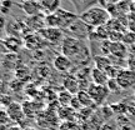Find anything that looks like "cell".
<instances>
[{
	"label": "cell",
	"mask_w": 135,
	"mask_h": 130,
	"mask_svg": "<svg viewBox=\"0 0 135 130\" xmlns=\"http://www.w3.org/2000/svg\"><path fill=\"white\" fill-rule=\"evenodd\" d=\"M79 19L81 20L84 24H86L89 28H99L103 25H106L111 19L108 10L103 6H91L84 10L81 14L79 15Z\"/></svg>",
	"instance_id": "cell-1"
},
{
	"label": "cell",
	"mask_w": 135,
	"mask_h": 130,
	"mask_svg": "<svg viewBox=\"0 0 135 130\" xmlns=\"http://www.w3.org/2000/svg\"><path fill=\"white\" fill-rule=\"evenodd\" d=\"M61 54L69 59H71L73 63L76 59H86L89 53L88 48L84 45L81 39H76L74 36H65L61 43Z\"/></svg>",
	"instance_id": "cell-2"
},
{
	"label": "cell",
	"mask_w": 135,
	"mask_h": 130,
	"mask_svg": "<svg viewBox=\"0 0 135 130\" xmlns=\"http://www.w3.org/2000/svg\"><path fill=\"white\" fill-rule=\"evenodd\" d=\"M88 93L90 94L94 104L97 106L103 105L110 95V90L108 89L106 85H95L93 83L90 84V86L88 88Z\"/></svg>",
	"instance_id": "cell-3"
},
{
	"label": "cell",
	"mask_w": 135,
	"mask_h": 130,
	"mask_svg": "<svg viewBox=\"0 0 135 130\" xmlns=\"http://www.w3.org/2000/svg\"><path fill=\"white\" fill-rule=\"evenodd\" d=\"M115 79L121 90L131 89L135 85V71L130 70L129 68H121Z\"/></svg>",
	"instance_id": "cell-4"
},
{
	"label": "cell",
	"mask_w": 135,
	"mask_h": 130,
	"mask_svg": "<svg viewBox=\"0 0 135 130\" xmlns=\"http://www.w3.org/2000/svg\"><path fill=\"white\" fill-rule=\"evenodd\" d=\"M39 34L41 35V38L50 44H61L64 40V33L61 29H56V28H44L43 30H40Z\"/></svg>",
	"instance_id": "cell-5"
},
{
	"label": "cell",
	"mask_w": 135,
	"mask_h": 130,
	"mask_svg": "<svg viewBox=\"0 0 135 130\" xmlns=\"http://www.w3.org/2000/svg\"><path fill=\"white\" fill-rule=\"evenodd\" d=\"M73 63L71 59H69L68 56H65L64 54H59L56 55L53 60V66L54 69L59 73H69L73 69Z\"/></svg>",
	"instance_id": "cell-6"
},
{
	"label": "cell",
	"mask_w": 135,
	"mask_h": 130,
	"mask_svg": "<svg viewBox=\"0 0 135 130\" xmlns=\"http://www.w3.org/2000/svg\"><path fill=\"white\" fill-rule=\"evenodd\" d=\"M6 109V113L9 115L10 120L14 121V123H20L21 119L25 118L24 114V109H23V104H20L18 101H13Z\"/></svg>",
	"instance_id": "cell-7"
},
{
	"label": "cell",
	"mask_w": 135,
	"mask_h": 130,
	"mask_svg": "<svg viewBox=\"0 0 135 130\" xmlns=\"http://www.w3.org/2000/svg\"><path fill=\"white\" fill-rule=\"evenodd\" d=\"M126 55H128V46L125 44L121 43V41H110V44H109V56L124 60Z\"/></svg>",
	"instance_id": "cell-8"
},
{
	"label": "cell",
	"mask_w": 135,
	"mask_h": 130,
	"mask_svg": "<svg viewBox=\"0 0 135 130\" xmlns=\"http://www.w3.org/2000/svg\"><path fill=\"white\" fill-rule=\"evenodd\" d=\"M24 46L31 50H36V49L43 48L45 40L41 38V35L39 33H30L26 34L24 38Z\"/></svg>",
	"instance_id": "cell-9"
},
{
	"label": "cell",
	"mask_w": 135,
	"mask_h": 130,
	"mask_svg": "<svg viewBox=\"0 0 135 130\" xmlns=\"http://www.w3.org/2000/svg\"><path fill=\"white\" fill-rule=\"evenodd\" d=\"M25 25L28 26V29L34 33H39L40 30H43L44 28H46L45 24V15H35V16H30L26 19Z\"/></svg>",
	"instance_id": "cell-10"
},
{
	"label": "cell",
	"mask_w": 135,
	"mask_h": 130,
	"mask_svg": "<svg viewBox=\"0 0 135 130\" xmlns=\"http://www.w3.org/2000/svg\"><path fill=\"white\" fill-rule=\"evenodd\" d=\"M63 89L66 90V92H69L70 94H73V95H76L81 90L79 79H78L75 75H71V74L66 75L63 80Z\"/></svg>",
	"instance_id": "cell-11"
},
{
	"label": "cell",
	"mask_w": 135,
	"mask_h": 130,
	"mask_svg": "<svg viewBox=\"0 0 135 130\" xmlns=\"http://www.w3.org/2000/svg\"><path fill=\"white\" fill-rule=\"evenodd\" d=\"M19 6L29 18L35 16V15H40L43 13V8H41L40 1H21V4H19Z\"/></svg>",
	"instance_id": "cell-12"
},
{
	"label": "cell",
	"mask_w": 135,
	"mask_h": 130,
	"mask_svg": "<svg viewBox=\"0 0 135 130\" xmlns=\"http://www.w3.org/2000/svg\"><path fill=\"white\" fill-rule=\"evenodd\" d=\"M4 45L8 50V53L16 54L21 49V46L24 45V39H20L19 36L9 35L8 38L4 39Z\"/></svg>",
	"instance_id": "cell-13"
},
{
	"label": "cell",
	"mask_w": 135,
	"mask_h": 130,
	"mask_svg": "<svg viewBox=\"0 0 135 130\" xmlns=\"http://www.w3.org/2000/svg\"><path fill=\"white\" fill-rule=\"evenodd\" d=\"M90 79H91V83L95 85H106L109 81L106 73L104 70L97 69V68H93L90 70Z\"/></svg>",
	"instance_id": "cell-14"
},
{
	"label": "cell",
	"mask_w": 135,
	"mask_h": 130,
	"mask_svg": "<svg viewBox=\"0 0 135 130\" xmlns=\"http://www.w3.org/2000/svg\"><path fill=\"white\" fill-rule=\"evenodd\" d=\"M94 65H95L94 68L105 71L106 69L113 66V60L110 56H106V55H97L94 56Z\"/></svg>",
	"instance_id": "cell-15"
},
{
	"label": "cell",
	"mask_w": 135,
	"mask_h": 130,
	"mask_svg": "<svg viewBox=\"0 0 135 130\" xmlns=\"http://www.w3.org/2000/svg\"><path fill=\"white\" fill-rule=\"evenodd\" d=\"M60 1L61 0H40V4L43 8V11L48 14H53L60 9Z\"/></svg>",
	"instance_id": "cell-16"
},
{
	"label": "cell",
	"mask_w": 135,
	"mask_h": 130,
	"mask_svg": "<svg viewBox=\"0 0 135 130\" xmlns=\"http://www.w3.org/2000/svg\"><path fill=\"white\" fill-rule=\"evenodd\" d=\"M103 119L98 118V114H94V115L86 120L81 126V130H100L101 125H103Z\"/></svg>",
	"instance_id": "cell-17"
},
{
	"label": "cell",
	"mask_w": 135,
	"mask_h": 130,
	"mask_svg": "<svg viewBox=\"0 0 135 130\" xmlns=\"http://www.w3.org/2000/svg\"><path fill=\"white\" fill-rule=\"evenodd\" d=\"M75 97H76V99L79 100L81 108H95V106H97L94 104L90 94L88 93V90H80Z\"/></svg>",
	"instance_id": "cell-18"
},
{
	"label": "cell",
	"mask_w": 135,
	"mask_h": 130,
	"mask_svg": "<svg viewBox=\"0 0 135 130\" xmlns=\"http://www.w3.org/2000/svg\"><path fill=\"white\" fill-rule=\"evenodd\" d=\"M73 98H74L73 94H70V93L66 92V90H61V92L59 93V95H58L59 104L63 106V108H70L71 101H73Z\"/></svg>",
	"instance_id": "cell-19"
},
{
	"label": "cell",
	"mask_w": 135,
	"mask_h": 130,
	"mask_svg": "<svg viewBox=\"0 0 135 130\" xmlns=\"http://www.w3.org/2000/svg\"><path fill=\"white\" fill-rule=\"evenodd\" d=\"M121 43H124L128 46V45H135V33L133 31H125L124 33V36H123V40H121Z\"/></svg>",
	"instance_id": "cell-20"
},
{
	"label": "cell",
	"mask_w": 135,
	"mask_h": 130,
	"mask_svg": "<svg viewBox=\"0 0 135 130\" xmlns=\"http://www.w3.org/2000/svg\"><path fill=\"white\" fill-rule=\"evenodd\" d=\"M10 121L11 120H10L9 115L6 113V109L0 106V125H9Z\"/></svg>",
	"instance_id": "cell-21"
},
{
	"label": "cell",
	"mask_w": 135,
	"mask_h": 130,
	"mask_svg": "<svg viewBox=\"0 0 135 130\" xmlns=\"http://www.w3.org/2000/svg\"><path fill=\"white\" fill-rule=\"evenodd\" d=\"M106 86H108V89L110 90V93L111 92L116 93V92H119V90H121L120 86H119V84H118V81H116V79H109Z\"/></svg>",
	"instance_id": "cell-22"
},
{
	"label": "cell",
	"mask_w": 135,
	"mask_h": 130,
	"mask_svg": "<svg viewBox=\"0 0 135 130\" xmlns=\"http://www.w3.org/2000/svg\"><path fill=\"white\" fill-rule=\"evenodd\" d=\"M100 130H119V128H118V125H116L115 121L106 120V121H104V124L101 125Z\"/></svg>",
	"instance_id": "cell-23"
},
{
	"label": "cell",
	"mask_w": 135,
	"mask_h": 130,
	"mask_svg": "<svg viewBox=\"0 0 135 130\" xmlns=\"http://www.w3.org/2000/svg\"><path fill=\"white\" fill-rule=\"evenodd\" d=\"M0 103H1L3 108H8L13 103V98L10 97V95H8V94H5L3 97H0Z\"/></svg>",
	"instance_id": "cell-24"
},
{
	"label": "cell",
	"mask_w": 135,
	"mask_h": 130,
	"mask_svg": "<svg viewBox=\"0 0 135 130\" xmlns=\"http://www.w3.org/2000/svg\"><path fill=\"white\" fill-rule=\"evenodd\" d=\"M8 89H9V84L0 78V97L8 94Z\"/></svg>",
	"instance_id": "cell-25"
},
{
	"label": "cell",
	"mask_w": 135,
	"mask_h": 130,
	"mask_svg": "<svg viewBox=\"0 0 135 130\" xmlns=\"http://www.w3.org/2000/svg\"><path fill=\"white\" fill-rule=\"evenodd\" d=\"M10 8H11V1L10 0H3V3H1V14H8Z\"/></svg>",
	"instance_id": "cell-26"
},
{
	"label": "cell",
	"mask_w": 135,
	"mask_h": 130,
	"mask_svg": "<svg viewBox=\"0 0 135 130\" xmlns=\"http://www.w3.org/2000/svg\"><path fill=\"white\" fill-rule=\"evenodd\" d=\"M126 68H129L130 70L135 71V54H131L126 60Z\"/></svg>",
	"instance_id": "cell-27"
},
{
	"label": "cell",
	"mask_w": 135,
	"mask_h": 130,
	"mask_svg": "<svg viewBox=\"0 0 135 130\" xmlns=\"http://www.w3.org/2000/svg\"><path fill=\"white\" fill-rule=\"evenodd\" d=\"M128 30L135 33V19L130 18V16H129V23H128Z\"/></svg>",
	"instance_id": "cell-28"
},
{
	"label": "cell",
	"mask_w": 135,
	"mask_h": 130,
	"mask_svg": "<svg viewBox=\"0 0 135 130\" xmlns=\"http://www.w3.org/2000/svg\"><path fill=\"white\" fill-rule=\"evenodd\" d=\"M129 16L135 19V1L130 4V10H129Z\"/></svg>",
	"instance_id": "cell-29"
},
{
	"label": "cell",
	"mask_w": 135,
	"mask_h": 130,
	"mask_svg": "<svg viewBox=\"0 0 135 130\" xmlns=\"http://www.w3.org/2000/svg\"><path fill=\"white\" fill-rule=\"evenodd\" d=\"M5 25H6V19H5V16L3 14H0V29L3 30Z\"/></svg>",
	"instance_id": "cell-30"
},
{
	"label": "cell",
	"mask_w": 135,
	"mask_h": 130,
	"mask_svg": "<svg viewBox=\"0 0 135 130\" xmlns=\"http://www.w3.org/2000/svg\"><path fill=\"white\" fill-rule=\"evenodd\" d=\"M8 130H25V128H23L21 125L19 124H14V125H10L8 128Z\"/></svg>",
	"instance_id": "cell-31"
},
{
	"label": "cell",
	"mask_w": 135,
	"mask_h": 130,
	"mask_svg": "<svg viewBox=\"0 0 135 130\" xmlns=\"http://www.w3.org/2000/svg\"><path fill=\"white\" fill-rule=\"evenodd\" d=\"M121 0H104V3H105V6L108 5H115V4H119Z\"/></svg>",
	"instance_id": "cell-32"
},
{
	"label": "cell",
	"mask_w": 135,
	"mask_h": 130,
	"mask_svg": "<svg viewBox=\"0 0 135 130\" xmlns=\"http://www.w3.org/2000/svg\"><path fill=\"white\" fill-rule=\"evenodd\" d=\"M123 1H125V3H128V4H131V3H134L135 0H123Z\"/></svg>",
	"instance_id": "cell-33"
},
{
	"label": "cell",
	"mask_w": 135,
	"mask_h": 130,
	"mask_svg": "<svg viewBox=\"0 0 135 130\" xmlns=\"http://www.w3.org/2000/svg\"><path fill=\"white\" fill-rule=\"evenodd\" d=\"M25 130H38L36 128H31V126H29V128H25Z\"/></svg>",
	"instance_id": "cell-34"
},
{
	"label": "cell",
	"mask_w": 135,
	"mask_h": 130,
	"mask_svg": "<svg viewBox=\"0 0 135 130\" xmlns=\"http://www.w3.org/2000/svg\"><path fill=\"white\" fill-rule=\"evenodd\" d=\"M23 1H40V0H23Z\"/></svg>",
	"instance_id": "cell-35"
},
{
	"label": "cell",
	"mask_w": 135,
	"mask_h": 130,
	"mask_svg": "<svg viewBox=\"0 0 135 130\" xmlns=\"http://www.w3.org/2000/svg\"><path fill=\"white\" fill-rule=\"evenodd\" d=\"M1 3H3V0H0V14H1Z\"/></svg>",
	"instance_id": "cell-36"
},
{
	"label": "cell",
	"mask_w": 135,
	"mask_h": 130,
	"mask_svg": "<svg viewBox=\"0 0 135 130\" xmlns=\"http://www.w3.org/2000/svg\"><path fill=\"white\" fill-rule=\"evenodd\" d=\"M133 97H134V103H135V90H134V95Z\"/></svg>",
	"instance_id": "cell-37"
},
{
	"label": "cell",
	"mask_w": 135,
	"mask_h": 130,
	"mask_svg": "<svg viewBox=\"0 0 135 130\" xmlns=\"http://www.w3.org/2000/svg\"><path fill=\"white\" fill-rule=\"evenodd\" d=\"M0 35H1V29H0Z\"/></svg>",
	"instance_id": "cell-38"
},
{
	"label": "cell",
	"mask_w": 135,
	"mask_h": 130,
	"mask_svg": "<svg viewBox=\"0 0 135 130\" xmlns=\"http://www.w3.org/2000/svg\"><path fill=\"white\" fill-rule=\"evenodd\" d=\"M0 106H1V103H0Z\"/></svg>",
	"instance_id": "cell-39"
}]
</instances>
